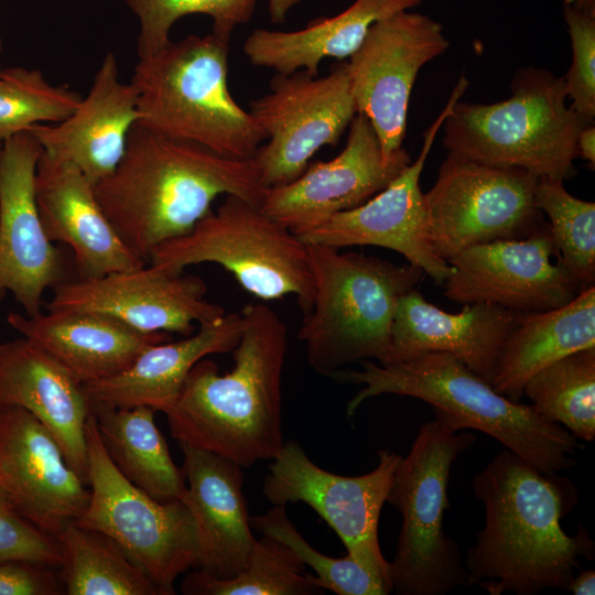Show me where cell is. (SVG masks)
<instances>
[{
    "mask_svg": "<svg viewBox=\"0 0 595 595\" xmlns=\"http://www.w3.org/2000/svg\"><path fill=\"white\" fill-rule=\"evenodd\" d=\"M472 486L485 523L465 553L470 585L490 595L566 591L578 558L593 559L594 541L586 529L580 527L571 537L560 523L577 500L569 478L539 470L504 447Z\"/></svg>",
    "mask_w": 595,
    "mask_h": 595,
    "instance_id": "6da1fadb",
    "label": "cell"
},
{
    "mask_svg": "<svg viewBox=\"0 0 595 595\" xmlns=\"http://www.w3.org/2000/svg\"><path fill=\"white\" fill-rule=\"evenodd\" d=\"M94 191L122 242L148 263L156 246L192 230L217 196L260 207L266 188L252 159L225 158L136 123L120 162Z\"/></svg>",
    "mask_w": 595,
    "mask_h": 595,
    "instance_id": "7a4b0ae2",
    "label": "cell"
},
{
    "mask_svg": "<svg viewBox=\"0 0 595 595\" xmlns=\"http://www.w3.org/2000/svg\"><path fill=\"white\" fill-rule=\"evenodd\" d=\"M244 328L234 367L220 375L206 358L191 369L165 413L178 444L226 457L242 468L272 459L282 447V372L288 348L284 322L263 304L241 310Z\"/></svg>",
    "mask_w": 595,
    "mask_h": 595,
    "instance_id": "3957f363",
    "label": "cell"
},
{
    "mask_svg": "<svg viewBox=\"0 0 595 595\" xmlns=\"http://www.w3.org/2000/svg\"><path fill=\"white\" fill-rule=\"evenodd\" d=\"M359 364V370L339 369L329 376L363 386L347 403L348 416L369 398L412 397L431 404L435 415L455 430L486 433L539 470L558 473L576 464L577 437L560 424L543 420L531 405L498 393L448 353L426 351L387 365L372 360Z\"/></svg>",
    "mask_w": 595,
    "mask_h": 595,
    "instance_id": "277c9868",
    "label": "cell"
},
{
    "mask_svg": "<svg viewBox=\"0 0 595 595\" xmlns=\"http://www.w3.org/2000/svg\"><path fill=\"white\" fill-rule=\"evenodd\" d=\"M229 42L214 33L170 41L139 57L131 84L137 125L221 156L251 160L267 134L228 88Z\"/></svg>",
    "mask_w": 595,
    "mask_h": 595,
    "instance_id": "5b68a950",
    "label": "cell"
},
{
    "mask_svg": "<svg viewBox=\"0 0 595 595\" xmlns=\"http://www.w3.org/2000/svg\"><path fill=\"white\" fill-rule=\"evenodd\" d=\"M307 249L314 296L298 338L309 365L329 377L361 360L388 364L398 302L415 289L424 272L410 263L398 266L326 246L307 245Z\"/></svg>",
    "mask_w": 595,
    "mask_h": 595,
    "instance_id": "8992f818",
    "label": "cell"
},
{
    "mask_svg": "<svg viewBox=\"0 0 595 595\" xmlns=\"http://www.w3.org/2000/svg\"><path fill=\"white\" fill-rule=\"evenodd\" d=\"M510 88L508 99L494 104L457 100L442 126L444 147L482 164L572 178L577 137L593 121L566 105L563 77L524 66Z\"/></svg>",
    "mask_w": 595,
    "mask_h": 595,
    "instance_id": "52a82bcc",
    "label": "cell"
},
{
    "mask_svg": "<svg viewBox=\"0 0 595 595\" xmlns=\"http://www.w3.org/2000/svg\"><path fill=\"white\" fill-rule=\"evenodd\" d=\"M456 432L435 415L421 425L394 472L387 502L400 512L402 526L389 575L399 595H444L470 586L459 548L443 527L452 465L476 439Z\"/></svg>",
    "mask_w": 595,
    "mask_h": 595,
    "instance_id": "ba28073f",
    "label": "cell"
},
{
    "mask_svg": "<svg viewBox=\"0 0 595 595\" xmlns=\"http://www.w3.org/2000/svg\"><path fill=\"white\" fill-rule=\"evenodd\" d=\"M149 262L175 274L187 266L214 262L259 299L294 295L303 315L312 307L314 280L307 245L236 195H227L187 234L156 246Z\"/></svg>",
    "mask_w": 595,
    "mask_h": 595,
    "instance_id": "9c48e42d",
    "label": "cell"
},
{
    "mask_svg": "<svg viewBox=\"0 0 595 595\" xmlns=\"http://www.w3.org/2000/svg\"><path fill=\"white\" fill-rule=\"evenodd\" d=\"M89 501L75 521L111 538L150 577L161 595L174 594L178 575L196 566L198 540L183 500L159 501L113 465L91 413L86 422Z\"/></svg>",
    "mask_w": 595,
    "mask_h": 595,
    "instance_id": "30bf717a",
    "label": "cell"
},
{
    "mask_svg": "<svg viewBox=\"0 0 595 595\" xmlns=\"http://www.w3.org/2000/svg\"><path fill=\"white\" fill-rule=\"evenodd\" d=\"M538 178L518 167L490 166L448 152L424 194L434 252L448 261L475 245L529 236L540 227Z\"/></svg>",
    "mask_w": 595,
    "mask_h": 595,
    "instance_id": "8fae6325",
    "label": "cell"
},
{
    "mask_svg": "<svg viewBox=\"0 0 595 595\" xmlns=\"http://www.w3.org/2000/svg\"><path fill=\"white\" fill-rule=\"evenodd\" d=\"M402 457L380 450L378 464L371 472L344 476L316 465L298 442L290 440L269 464L262 493L272 505H309L336 532L347 554L392 591L389 562L379 544L378 524Z\"/></svg>",
    "mask_w": 595,
    "mask_h": 595,
    "instance_id": "7c38bea8",
    "label": "cell"
},
{
    "mask_svg": "<svg viewBox=\"0 0 595 595\" xmlns=\"http://www.w3.org/2000/svg\"><path fill=\"white\" fill-rule=\"evenodd\" d=\"M269 87L249 110L269 139L252 158L264 188L298 178L318 149L337 145L357 113L345 61L322 77L305 69L275 74Z\"/></svg>",
    "mask_w": 595,
    "mask_h": 595,
    "instance_id": "4fadbf2b",
    "label": "cell"
},
{
    "mask_svg": "<svg viewBox=\"0 0 595 595\" xmlns=\"http://www.w3.org/2000/svg\"><path fill=\"white\" fill-rule=\"evenodd\" d=\"M448 45L440 22L402 10L374 23L347 62L357 112L369 119L386 155L402 148L419 71Z\"/></svg>",
    "mask_w": 595,
    "mask_h": 595,
    "instance_id": "5bb4252c",
    "label": "cell"
},
{
    "mask_svg": "<svg viewBox=\"0 0 595 595\" xmlns=\"http://www.w3.org/2000/svg\"><path fill=\"white\" fill-rule=\"evenodd\" d=\"M462 76L439 117L424 133L418 159L411 162L382 191L364 204L335 214L323 224L299 235L307 245L340 249L349 246H377L402 255L408 263L444 284L451 266L429 242L428 216L420 176L439 130L451 109L468 87Z\"/></svg>",
    "mask_w": 595,
    "mask_h": 595,
    "instance_id": "9a60e30c",
    "label": "cell"
},
{
    "mask_svg": "<svg viewBox=\"0 0 595 595\" xmlns=\"http://www.w3.org/2000/svg\"><path fill=\"white\" fill-rule=\"evenodd\" d=\"M348 128L346 145L337 156L309 164L291 183L266 188L261 212L299 236L364 204L411 163L403 148L383 153L364 113L357 112Z\"/></svg>",
    "mask_w": 595,
    "mask_h": 595,
    "instance_id": "2e32d148",
    "label": "cell"
},
{
    "mask_svg": "<svg viewBox=\"0 0 595 595\" xmlns=\"http://www.w3.org/2000/svg\"><path fill=\"white\" fill-rule=\"evenodd\" d=\"M550 229L540 226L520 239L472 246L447 262L444 296L462 304L483 302L518 313L561 307L582 291L556 261Z\"/></svg>",
    "mask_w": 595,
    "mask_h": 595,
    "instance_id": "e0dca14e",
    "label": "cell"
},
{
    "mask_svg": "<svg viewBox=\"0 0 595 595\" xmlns=\"http://www.w3.org/2000/svg\"><path fill=\"white\" fill-rule=\"evenodd\" d=\"M53 289L47 312L104 313L143 332L185 337L195 332L196 324L226 314L221 305L205 300L207 285L201 277L170 273L153 263L98 278L65 280Z\"/></svg>",
    "mask_w": 595,
    "mask_h": 595,
    "instance_id": "ac0fdd59",
    "label": "cell"
},
{
    "mask_svg": "<svg viewBox=\"0 0 595 595\" xmlns=\"http://www.w3.org/2000/svg\"><path fill=\"white\" fill-rule=\"evenodd\" d=\"M42 152L30 130L0 142V302L10 292L28 316L41 313L47 288L65 281L62 255L45 235L35 202Z\"/></svg>",
    "mask_w": 595,
    "mask_h": 595,
    "instance_id": "d6986e66",
    "label": "cell"
},
{
    "mask_svg": "<svg viewBox=\"0 0 595 595\" xmlns=\"http://www.w3.org/2000/svg\"><path fill=\"white\" fill-rule=\"evenodd\" d=\"M0 494L55 538L66 522L82 516L90 495L53 434L20 407L0 409Z\"/></svg>",
    "mask_w": 595,
    "mask_h": 595,
    "instance_id": "ffe728a7",
    "label": "cell"
},
{
    "mask_svg": "<svg viewBox=\"0 0 595 595\" xmlns=\"http://www.w3.org/2000/svg\"><path fill=\"white\" fill-rule=\"evenodd\" d=\"M34 194L45 235L72 249L80 279L147 264L122 242L97 201L94 184L71 162L43 150Z\"/></svg>",
    "mask_w": 595,
    "mask_h": 595,
    "instance_id": "44dd1931",
    "label": "cell"
},
{
    "mask_svg": "<svg viewBox=\"0 0 595 595\" xmlns=\"http://www.w3.org/2000/svg\"><path fill=\"white\" fill-rule=\"evenodd\" d=\"M184 456L186 491L198 540L194 569L231 578L248 565L256 538L242 493V467L208 451L178 444Z\"/></svg>",
    "mask_w": 595,
    "mask_h": 595,
    "instance_id": "7402d4cb",
    "label": "cell"
},
{
    "mask_svg": "<svg viewBox=\"0 0 595 595\" xmlns=\"http://www.w3.org/2000/svg\"><path fill=\"white\" fill-rule=\"evenodd\" d=\"M8 407H20L37 418L87 483L89 404L83 385L25 336L0 342V409Z\"/></svg>",
    "mask_w": 595,
    "mask_h": 595,
    "instance_id": "603a6c76",
    "label": "cell"
},
{
    "mask_svg": "<svg viewBox=\"0 0 595 595\" xmlns=\"http://www.w3.org/2000/svg\"><path fill=\"white\" fill-rule=\"evenodd\" d=\"M519 314L483 302L447 313L413 289L398 302L388 364L426 351H444L491 385L500 350Z\"/></svg>",
    "mask_w": 595,
    "mask_h": 595,
    "instance_id": "cb8c5ba5",
    "label": "cell"
},
{
    "mask_svg": "<svg viewBox=\"0 0 595 595\" xmlns=\"http://www.w3.org/2000/svg\"><path fill=\"white\" fill-rule=\"evenodd\" d=\"M138 118L136 88L120 80L117 58L108 52L76 109L57 123L30 131L46 153L71 162L95 184L120 162Z\"/></svg>",
    "mask_w": 595,
    "mask_h": 595,
    "instance_id": "d4e9b609",
    "label": "cell"
},
{
    "mask_svg": "<svg viewBox=\"0 0 595 595\" xmlns=\"http://www.w3.org/2000/svg\"><path fill=\"white\" fill-rule=\"evenodd\" d=\"M8 324L65 367L82 385L127 370L148 347L171 340L165 332H143L98 312L9 313Z\"/></svg>",
    "mask_w": 595,
    "mask_h": 595,
    "instance_id": "484cf974",
    "label": "cell"
},
{
    "mask_svg": "<svg viewBox=\"0 0 595 595\" xmlns=\"http://www.w3.org/2000/svg\"><path fill=\"white\" fill-rule=\"evenodd\" d=\"M242 328L241 313H226L199 325L196 333L180 340L152 345L123 372L83 385L88 404L147 405L166 413L176 402L195 364L212 354L231 353Z\"/></svg>",
    "mask_w": 595,
    "mask_h": 595,
    "instance_id": "4316f807",
    "label": "cell"
},
{
    "mask_svg": "<svg viewBox=\"0 0 595 595\" xmlns=\"http://www.w3.org/2000/svg\"><path fill=\"white\" fill-rule=\"evenodd\" d=\"M423 0H356L339 14L318 18L296 31L256 29L242 51L255 66L290 75L305 69L318 76L324 58L350 57L363 43L369 28L399 11L421 4Z\"/></svg>",
    "mask_w": 595,
    "mask_h": 595,
    "instance_id": "83f0119b",
    "label": "cell"
},
{
    "mask_svg": "<svg viewBox=\"0 0 595 595\" xmlns=\"http://www.w3.org/2000/svg\"><path fill=\"white\" fill-rule=\"evenodd\" d=\"M595 347V286L567 304L542 312L520 313L507 336L491 380L500 394L519 401L538 371L575 351Z\"/></svg>",
    "mask_w": 595,
    "mask_h": 595,
    "instance_id": "f1b7e54d",
    "label": "cell"
},
{
    "mask_svg": "<svg viewBox=\"0 0 595 595\" xmlns=\"http://www.w3.org/2000/svg\"><path fill=\"white\" fill-rule=\"evenodd\" d=\"M102 445L116 468L133 485L163 502L182 500L186 482L147 405L89 404Z\"/></svg>",
    "mask_w": 595,
    "mask_h": 595,
    "instance_id": "f546056e",
    "label": "cell"
},
{
    "mask_svg": "<svg viewBox=\"0 0 595 595\" xmlns=\"http://www.w3.org/2000/svg\"><path fill=\"white\" fill-rule=\"evenodd\" d=\"M57 540L67 595H161L150 577L108 536L66 522Z\"/></svg>",
    "mask_w": 595,
    "mask_h": 595,
    "instance_id": "4dcf8cb0",
    "label": "cell"
},
{
    "mask_svg": "<svg viewBox=\"0 0 595 595\" xmlns=\"http://www.w3.org/2000/svg\"><path fill=\"white\" fill-rule=\"evenodd\" d=\"M543 420L565 425L575 437H595V347L566 355L532 376L523 387Z\"/></svg>",
    "mask_w": 595,
    "mask_h": 595,
    "instance_id": "1f68e13d",
    "label": "cell"
},
{
    "mask_svg": "<svg viewBox=\"0 0 595 595\" xmlns=\"http://www.w3.org/2000/svg\"><path fill=\"white\" fill-rule=\"evenodd\" d=\"M280 541L261 534L256 539L247 567L231 578H216L196 570L181 585L191 595H311L322 593L316 577Z\"/></svg>",
    "mask_w": 595,
    "mask_h": 595,
    "instance_id": "d6a6232c",
    "label": "cell"
},
{
    "mask_svg": "<svg viewBox=\"0 0 595 595\" xmlns=\"http://www.w3.org/2000/svg\"><path fill=\"white\" fill-rule=\"evenodd\" d=\"M563 182L539 177L534 205L550 218L558 261L584 291L595 282V204L571 195Z\"/></svg>",
    "mask_w": 595,
    "mask_h": 595,
    "instance_id": "836d02e7",
    "label": "cell"
},
{
    "mask_svg": "<svg viewBox=\"0 0 595 595\" xmlns=\"http://www.w3.org/2000/svg\"><path fill=\"white\" fill-rule=\"evenodd\" d=\"M82 96L46 80L40 69L0 71V142L39 125L57 123L78 106Z\"/></svg>",
    "mask_w": 595,
    "mask_h": 595,
    "instance_id": "e575fe53",
    "label": "cell"
},
{
    "mask_svg": "<svg viewBox=\"0 0 595 595\" xmlns=\"http://www.w3.org/2000/svg\"><path fill=\"white\" fill-rule=\"evenodd\" d=\"M250 524L261 534L283 543L304 565L310 566L322 589L338 595H387L391 591L349 554L333 558L314 549L286 517L285 505H273L264 513L250 518Z\"/></svg>",
    "mask_w": 595,
    "mask_h": 595,
    "instance_id": "d590c367",
    "label": "cell"
},
{
    "mask_svg": "<svg viewBox=\"0 0 595 595\" xmlns=\"http://www.w3.org/2000/svg\"><path fill=\"white\" fill-rule=\"evenodd\" d=\"M258 0H125L139 20L137 52L148 56L171 40L172 25L187 14H206L213 20V31L219 39L229 42L237 25L247 23Z\"/></svg>",
    "mask_w": 595,
    "mask_h": 595,
    "instance_id": "8d00e7d4",
    "label": "cell"
},
{
    "mask_svg": "<svg viewBox=\"0 0 595 595\" xmlns=\"http://www.w3.org/2000/svg\"><path fill=\"white\" fill-rule=\"evenodd\" d=\"M563 17L572 45V64L563 76L571 107L594 121L595 117V15L564 4Z\"/></svg>",
    "mask_w": 595,
    "mask_h": 595,
    "instance_id": "74e56055",
    "label": "cell"
},
{
    "mask_svg": "<svg viewBox=\"0 0 595 595\" xmlns=\"http://www.w3.org/2000/svg\"><path fill=\"white\" fill-rule=\"evenodd\" d=\"M30 561L61 569L63 555L57 538L19 515L0 494V562Z\"/></svg>",
    "mask_w": 595,
    "mask_h": 595,
    "instance_id": "f35d334b",
    "label": "cell"
},
{
    "mask_svg": "<svg viewBox=\"0 0 595 595\" xmlns=\"http://www.w3.org/2000/svg\"><path fill=\"white\" fill-rule=\"evenodd\" d=\"M56 567L30 561L0 562V595H58L65 593Z\"/></svg>",
    "mask_w": 595,
    "mask_h": 595,
    "instance_id": "ab89813d",
    "label": "cell"
},
{
    "mask_svg": "<svg viewBox=\"0 0 595 595\" xmlns=\"http://www.w3.org/2000/svg\"><path fill=\"white\" fill-rule=\"evenodd\" d=\"M577 156L586 160L592 169L595 165V127L586 126L578 134L576 141Z\"/></svg>",
    "mask_w": 595,
    "mask_h": 595,
    "instance_id": "60d3db41",
    "label": "cell"
},
{
    "mask_svg": "<svg viewBox=\"0 0 595 595\" xmlns=\"http://www.w3.org/2000/svg\"><path fill=\"white\" fill-rule=\"evenodd\" d=\"M566 591L574 595H594L595 594V571L582 570L570 580Z\"/></svg>",
    "mask_w": 595,
    "mask_h": 595,
    "instance_id": "b9f144b4",
    "label": "cell"
},
{
    "mask_svg": "<svg viewBox=\"0 0 595 595\" xmlns=\"http://www.w3.org/2000/svg\"><path fill=\"white\" fill-rule=\"evenodd\" d=\"M302 0H268V12L273 23L284 22L288 12Z\"/></svg>",
    "mask_w": 595,
    "mask_h": 595,
    "instance_id": "7bdbcfd3",
    "label": "cell"
},
{
    "mask_svg": "<svg viewBox=\"0 0 595 595\" xmlns=\"http://www.w3.org/2000/svg\"><path fill=\"white\" fill-rule=\"evenodd\" d=\"M564 4L574 7L595 15V0H563Z\"/></svg>",
    "mask_w": 595,
    "mask_h": 595,
    "instance_id": "ee69618b",
    "label": "cell"
},
{
    "mask_svg": "<svg viewBox=\"0 0 595 595\" xmlns=\"http://www.w3.org/2000/svg\"><path fill=\"white\" fill-rule=\"evenodd\" d=\"M2 48H3V45H2V40L0 37V71L2 69V65H1V53H2Z\"/></svg>",
    "mask_w": 595,
    "mask_h": 595,
    "instance_id": "f6af8a7d",
    "label": "cell"
}]
</instances>
